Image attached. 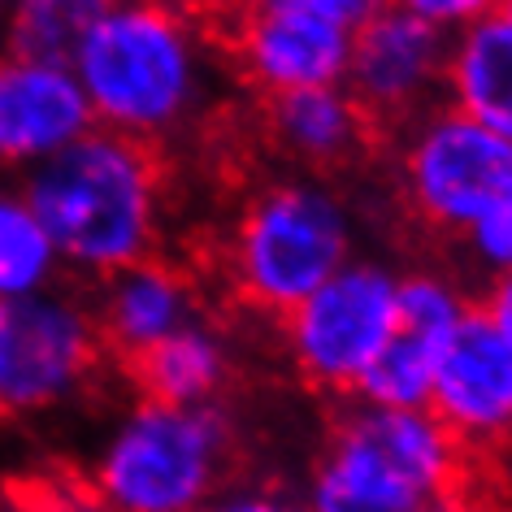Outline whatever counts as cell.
<instances>
[{
  "mask_svg": "<svg viewBox=\"0 0 512 512\" xmlns=\"http://www.w3.org/2000/svg\"><path fill=\"white\" fill-rule=\"evenodd\" d=\"M478 309L486 313V322H491L499 335H504L508 348H512V274L491 278V287H486V296H482Z\"/></svg>",
  "mask_w": 512,
  "mask_h": 512,
  "instance_id": "cb8c5ba5",
  "label": "cell"
},
{
  "mask_svg": "<svg viewBox=\"0 0 512 512\" xmlns=\"http://www.w3.org/2000/svg\"><path fill=\"white\" fill-rule=\"evenodd\" d=\"M0 512H5V491H0Z\"/></svg>",
  "mask_w": 512,
  "mask_h": 512,
  "instance_id": "f1b7e54d",
  "label": "cell"
},
{
  "mask_svg": "<svg viewBox=\"0 0 512 512\" xmlns=\"http://www.w3.org/2000/svg\"><path fill=\"white\" fill-rule=\"evenodd\" d=\"M87 131L92 109L70 66L0 48V174H27Z\"/></svg>",
  "mask_w": 512,
  "mask_h": 512,
  "instance_id": "4fadbf2b",
  "label": "cell"
},
{
  "mask_svg": "<svg viewBox=\"0 0 512 512\" xmlns=\"http://www.w3.org/2000/svg\"><path fill=\"white\" fill-rule=\"evenodd\" d=\"M426 413L482 465L512 452V348L473 304L430 382Z\"/></svg>",
  "mask_w": 512,
  "mask_h": 512,
  "instance_id": "30bf717a",
  "label": "cell"
},
{
  "mask_svg": "<svg viewBox=\"0 0 512 512\" xmlns=\"http://www.w3.org/2000/svg\"><path fill=\"white\" fill-rule=\"evenodd\" d=\"M400 135L395 187L430 235H465L512 191V144L452 105H434Z\"/></svg>",
  "mask_w": 512,
  "mask_h": 512,
  "instance_id": "8992f818",
  "label": "cell"
},
{
  "mask_svg": "<svg viewBox=\"0 0 512 512\" xmlns=\"http://www.w3.org/2000/svg\"><path fill=\"white\" fill-rule=\"evenodd\" d=\"M226 44L239 79L261 100L339 87L352 53V35L330 22L291 14V9L239 5V0H230Z\"/></svg>",
  "mask_w": 512,
  "mask_h": 512,
  "instance_id": "7c38bea8",
  "label": "cell"
},
{
  "mask_svg": "<svg viewBox=\"0 0 512 512\" xmlns=\"http://www.w3.org/2000/svg\"><path fill=\"white\" fill-rule=\"evenodd\" d=\"M0 421H5V413H0Z\"/></svg>",
  "mask_w": 512,
  "mask_h": 512,
  "instance_id": "f546056e",
  "label": "cell"
},
{
  "mask_svg": "<svg viewBox=\"0 0 512 512\" xmlns=\"http://www.w3.org/2000/svg\"><path fill=\"white\" fill-rule=\"evenodd\" d=\"M122 369L131 374L139 400L170 408H209L230 387V343L213 322L196 317Z\"/></svg>",
  "mask_w": 512,
  "mask_h": 512,
  "instance_id": "2e32d148",
  "label": "cell"
},
{
  "mask_svg": "<svg viewBox=\"0 0 512 512\" xmlns=\"http://www.w3.org/2000/svg\"><path fill=\"white\" fill-rule=\"evenodd\" d=\"M239 5H261V9H291V14L330 22V27L356 35L378 9H387V0H239Z\"/></svg>",
  "mask_w": 512,
  "mask_h": 512,
  "instance_id": "7402d4cb",
  "label": "cell"
},
{
  "mask_svg": "<svg viewBox=\"0 0 512 512\" xmlns=\"http://www.w3.org/2000/svg\"><path fill=\"white\" fill-rule=\"evenodd\" d=\"M452 512H512V482L508 478H495V482H482L460 499Z\"/></svg>",
  "mask_w": 512,
  "mask_h": 512,
  "instance_id": "d4e9b609",
  "label": "cell"
},
{
  "mask_svg": "<svg viewBox=\"0 0 512 512\" xmlns=\"http://www.w3.org/2000/svg\"><path fill=\"white\" fill-rule=\"evenodd\" d=\"M70 74L92 126L157 148L204 118L213 87L209 35L183 0H113L87 31Z\"/></svg>",
  "mask_w": 512,
  "mask_h": 512,
  "instance_id": "6da1fadb",
  "label": "cell"
},
{
  "mask_svg": "<svg viewBox=\"0 0 512 512\" xmlns=\"http://www.w3.org/2000/svg\"><path fill=\"white\" fill-rule=\"evenodd\" d=\"M105 365L96 313L79 291L48 287L0 300V413L35 417L92 391Z\"/></svg>",
  "mask_w": 512,
  "mask_h": 512,
  "instance_id": "52a82bcc",
  "label": "cell"
},
{
  "mask_svg": "<svg viewBox=\"0 0 512 512\" xmlns=\"http://www.w3.org/2000/svg\"><path fill=\"white\" fill-rule=\"evenodd\" d=\"M352 256V204L326 178L291 174L243 196L222 239V274L248 309L283 322Z\"/></svg>",
  "mask_w": 512,
  "mask_h": 512,
  "instance_id": "277c9868",
  "label": "cell"
},
{
  "mask_svg": "<svg viewBox=\"0 0 512 512\" xmlns=\"http://www.w3.org/2000/svg\"><path fill=\"white\" fill-rule=\"evenodd\" d=\"M447 35L430 31L426 22L378 9L352 35L348 74L343 87L361 105V113L382 131H404L421 113L443 105V70H447Z\"/></svg>",
  "mask_w": 512,
  "mask_h": 512,
  "instance_id": "9c48e42d",
  "label": "cell"
},
{
  "mask_svg": "<svg viewBox=\"0 0 512 512\" xmlns=\"http://www.w3.org/2000/svg\"><path fill=\"white\" fill-rule=\"evenodd\" d=\"M460 239H465L478 270H486L491 278L512 274V191L499 204H491Z\"/></svg>",
  "mask_w": 512,
  "mask_h": 512,
  "instance_id": "ffe728a7",
  "label": "cell"
},
{
  "mask_svg": "<svg viewBox=\"0 0 512 512\" xmlns=\"http://www.w3.org/2000/svg\"><path fill=\"white\" fill-rule=\"evenodd\" d=\"M395 291L400 274L387 261L352 256L283 317V352L304 387L322 395H356L391 339Z\"/></svg>",
  "mask_w": 512,
  "mask_h": 512,
  "instance_id": "ba28073f",
  "label": "cell"
},
{
  "mask_svg": "<svg viewBox=\"0 0 512 512\" xmlns=\"http://www.w3.org/2000/svg\"><path fill=\"white\" fill-rule=\"evenodd\" d=\"M443 105L512 144V27L499 14L447 44Z\"/></svg>",
  "mask_w": 512,
  "mask_h": 512,
  "instance_id": "e0dca14e",
  "label": "cell"
},
{
  "mask_svg": "<svg viewBox=\"0 0 512 512\" xmlns=\"http://www.w3.org/2000/svg\"><path fill=\"white\" fill-rule=\"evenodd\" d=\"M204 512H291L278 495H265V491H243V495H226L209 504Z\"/></svg>",
  "mask_w": 512,
  "mask_h": 512,
  "instance_id": "484cf974",
  "label": "cell"
},
{
  "mask_svg": "<svg viewBox=\"0 0 512 512\" xmlns=\"http://www.w3.org/2000/svg\"><path fill=\"white\" fill-rule=\"evenodd\" d=\"M469 309L473 304L456 278L439 270L400 274L391 339L361 378L356 400L374 408H426L434 369H439L447 343Z\"/></svg>",
  "mask_w": 512,
  "mask_h": 512,
  "instance_id": "8fae6325",
  "label": "cell"
},
{
  "mask_svg": "<svg viewBox=\"0 0 512 512\" xmlns=\"http://www.w3.org/2000/svg\"><path fill=\"white\" fill-rule=\"evenodd\" d=\"M499 18H504L508 27H512V0H504V9H499Z\"/></svg>",
  "mask_w": 512,
  "mask_h": 512,
  "instance_id": "4316f807",
  "label": "cell"
},
{
  "mask_svg": "<svg viewBox=\"0 0 512 512\" xmlns=\"http://www.w3.org/2000/svg\"><path fill=\"white\" fill-rule=\"evenodd\" d=\"M18 187L74 278L105 283L161 248L165 161L148 144L92 126Z\"/></svg>",
  "mask_w": 512,
  "mask_h": 512,
  "instance_id": "7a4b0ae2",
  "label": "cell"
},
{
  "mask_svg": "<svg viewBox=\"0 0 512 512\" xmlns=\"http://www.w3.org/2000/svg\"><path fill=\"white\" fill-rule=\"evenodd\" d=\"M5 512H100V504L87 495L83 482H57V486H22L9 499L5 495Z\"/></svg>",
  "mask_w": 512,
  "mask_h": 512,
  "instance_id": "603a6c76",
  "label": "cell"
},
{
  "mask_svg": "<svg viewBox=\"0 0 512 512\" xmlns=\"http://www.w3.org/2000/svg\"><path fill=\"white\" fill-rule=\"evenodd\" d=\"M387 5L417 22H426L430 31L447 35V40H456L460 31L495 18L499 9H504V0H387Z\"/></svg>",
  "mask_w": 512,
  "mask_h": 512,
  "instance_id": "44dd1931",
  "label": "cell"
},
{
  "mask_svg": "<svg viewBox=\"0 0 512 512\" xmlns=\"http://www.w3.org/2000/svg\"><path fill=\"white\" fill-rule=\"evenodd\" d=\"M61 274V256L22 187L0 178V300L48 291L61 283Z\"/></svg>",
  "mask_w": 512,
  "mask_h": 512,
  "instance_id": "d6986e66",
  "label": "cell"
},
{
  "mask_svg": "<svg viewBox=\"0 0 512 512\" xmlns=\"http://www.w3.org/2000/svg\"><path fill=\"white\" fill-rule=\"evenodd\" d=\"M265 139L283 161L309 178H326L335 170L365 161L378 139V126L365 118L348 87H313L265 100Z\"/></svg>",
  "mask_w": 512,
  "mask_h": 512,
  "instance_id": "9a60e30c",
  "label": "cell"
},
{
  "mask_svg": "<svg viewBox=\"0 0 512 512\" xmlns=\"http://www.w3.org/2000/svg\"><path fill=\"white\" fill-rule=\"evenodd\" d=\"M239 473V434L217 404L135 400L83 478L100 512H204Z\"/></svg>",
  "mask_w": 512,
  "mask_h": 512,
  "instance_id": "5b68a950",
  "label": "cell"
},
{
  "mask_svg": "<svg viewBox=\"0 0 512 512\" xmlns=\"http://www.w3.org/2000/svg\"><path fill=\"white\" fill-rule=\"evenodd\" d=\"M92 313L105 356H113L118 365H131L135 356L157 348L174 330L196 322V283L183 265L148 256V261L100 283Z\"/></svg>",
  "mask_w": 512,
  "mask_h": 512,
  "instance_id": "5bb4252c",
  "label": "cell"
},
{
  "mask_svg": "<svg viewBox=\"0 0 512 512\" xmlns=\"http://www.w3.org/2000/svg\"><path fill=\"white\" fill-rule=\"evenodd\" d=\"M113 0H9L0 35H5V53L53 61L70 66L79 53L87 31L109 14Z\"/></svg>",
  "mask_w": 512,
  "mask_h": 512,
  "instance_id": "ac0fdd59",
  "label": "cell"
},
{
  "mask_svg": "<svg viewBox=\"0 0 512 512\" xmlns=\"http://www.w3.org/2000/svg\"><path fill=\"white\" fill-rule=\"evenodd\" d=\"M5 9H9V0H0V22H5Z\"/></svg>",
  "mask_w": 512,
  "mask_h": 512,
  "instance_id": "83f0119b",
  "label": "cell"
},
{
  "mask_svg": "<svg viewBox=\"0 0 512 512\" xmlns=\"http://www.w3.org/2000/svg\"><path fill=\"white\" fill-rule=\"evenodd\" d=\"M482 469L426 408L356 400L326 434L309 512H452Z\"/></svg>",
  "mask_w": 512,
  "mask_h": 512,
  "instance_id": "3957f363",
  "label": "cell"
}]
</instances>
